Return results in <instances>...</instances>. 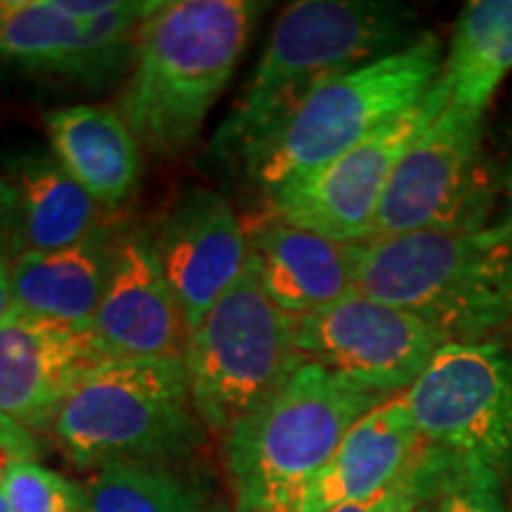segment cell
Returning a JSON list of instances; mask_svg holds the SVG:
<instances>
[{"label": "cell", "mask_w": 512, "mask_h": 512, "mask_svg": "<svg viewBox=\"0 0 512 512\" xmlns=\"http://www.w3.org/2000/svg\"><path fill=\"white\" fill-rule=\"evenodd\" d=\"M261 10L252 0H176L147 19L114 107L140 147L174 157L195 145Z\"/></svg>", "instance_id": "cell-1"}, {"label": "cell", "mask_w": 512, "mask_h": 512, "mask_svg": "<svg viewBox=\"0 0 512 512\" xmlns=\"http://www.w3.org/2000/svg\"><path fill=\"white\" fill-rule=\"evenodd\" d=\"M415 12L384 0H297L268 38L245 93L214 136L223 159L247 157L311 91L418 38Z\"/></svg>", "instance_id": "cell-2"}, {"label": "cell", "mask_w": 512, "mask_h": 512, "mask_svg": "<svg viewBox=\"0 0 512 512\" xmlns=\"http://www.w3.org/2000/svg\"><path fill=\"white\" fill-rule=\"evenodd\" d=\"M354 287L448 342H484L512 320V223L356 242Z\"/></svg>", "instance_id": "cell-3"}, {"label": "cell", "mask_w": 512, "mask_h": 512, "mask_svg": "<svg viewBox=\"0 0 512 512\" xmlns=\"http://www.w3.org/2000/svg\"><path fill=\"white\" fill-rule=\"evenodd\" d=\"M392 399L304 361L271 399L226 434L238 512H299L306 489L363 415Z\"/></svg>", "instance_id": "cell-4"}, {"label": "cell", "mask_w": 512, "mask_h": 512, "mask_svg": "<svg viewBox=\"0 0 512 512\" xmlns=\"http://www.w3.org/2000/svg\"><path fill=\"white\" fill-rule=\"evenodd\" d=\"M185 361L107 358L72 389L50 427L76 467L178 463L200 444Z\"/></svg>", "instance_id": "cell-5"}, {"label": "cell", "mask_w": 512, "mask_h": 512, "mask_svg": "<svg viewBox=\"0 0 512 512\" xmlns=\"http://www.w3.org/2000/svg\"><path fill=\"white\" fill-rule=\"evenodd\" d=\"M444 69L441 41L422 31L408 46L325 81L247 157L264 195L354 150L377 128L411 110Z\"/></svg>", "instance_id": "cell-6"}, {"label": "cell", "mask_w": 512, "mask_h": 512, "mask_svg": "<svg viewBox=\"0 0 512 512\" xmlns=\"http://www.w3.org/2000/svg\"><path fill=\"white\" fill-rule=\"evenodd\" d=\"M297 316L275 306L249 254L245 271L192 330L185 368L195 411L223 437L271 399L304 363Z\"/></svg>", "instance_id": "cell-7"}, {"label": "cell", "mask_w": 512, "mask_h": 512, "mask_svg": "<svg viewBox=\"0 0 512 512\" xmlns=\"http://www.w3.org/2000/svg\"><path fill=\"white\" fill-rule=\"evenodd\" d=\"M403 399L425 446L512 475V351L501 342H446Z\"/></svg>", "instance_id": "cell-8"}, {"label": "cell", "mask_w": 512, "mask_h": 512, "mask_svg": "<svg viewBox=\"0 0 512 512\" xmlns=\"http://www.w3.org/2000/svg\"><path fill=\"white\" fill-rule=\"evenodd\" d=\"M448 100L451 91L439 74L425 98L354 150L266 195L268 216L337 242L368 240L396 164Z\"/></svg>", "instance_id": "cell-9"}, {"label": "cell", "mask_w": 512, "mask_h": 512, "mask_svg": "<svg viewBox=\"0 0 512 512\" xmlns=\"http://www.w3.org/2000/svg\"><path fill=\"white\" fill-rule=\"evenodd\" d=\"M164 0H119L107 15L74 19L57 0H0V64L110 86L136 60L140 27Z\"/></svg>", "instance_id": "cell-10"}, {"label": "cell", "mask_w": 512, "mask_h": 512, "mask_svg": "<svg viewBox=\"0 0 512 512\" xmlns=\"http://www.w3.org/2000/svg\"><path fill=\"white\" fill-rule=\"evenodd\" d=\"M446 342L415 313L375 302L358 290L297 316L294 332L304 361L320 363L389 396L406 392Z\"/></svg>", "instance_id": "cell-11"}, {"label": "cell", "mask_w": 512, "mask_h": 512, "mask_svg": "<svg viewBox=\"0 0 512 512\" xmlns=\"http://www.w3.org/2000/svg\"><path fill=\"white\" fill-rule=\"evenodd\" d=\"M479 140L482 117L448 100L396 164L368 240L479 228L470 221L477 202Z\"/></svg>", "instance_id": "cell-12"}, {"label": "cell", "mask_w": 512, "mask_h": 512, "mask_svg": "<svg viewBox=\"0 0 512 512\" xmlns=\"http://www.w3.org/2000/svg\"><path fill=\"white\" fill-rule=\"evenodd\" d=\"M150 240L190 330L240 278L249 259L247 230L233 204L200 185L178 192Z\"/></svg>", "instance_id": "cell-13"}, {"label": "cell", "mask_w": 512, "mask_h": 512, "mask_svg": "<svg viewBox=\"0 0 512 512\" xmlns=\"http://www.w3.org/2000/svg\"><path fill=\"white\" fill-rule=\"evenodd\" d=\"M91 332L107 358L185 361L192 330L147 230L119 233L110 283Z\"/></svg>", "instance_id": "cell-14"}, {"label": "cell", "mask_w": 512, "mask_h": 512, "mask_svg": "<svg viewBox=\"0 0 512 512\" xmlns=\"http://www.w3.org/2000/svg\"><path fill=\"white\" fill-rule=\"evenodd\" d=\"M107 361L91 330L12 311L0 320V413L22 430L48 432L72 389Z\"/></svg>", "instance_id": "cell-15"}, {"label": "cell", "mask_w": 512, "mask_h": 512, "mask_svg": "<svg viewBox=\"0 0 512 512\" xmlns=\"http://www.w3.org/2000/svg\"><path fill=\"white\" fill-rule=\"evenodd\" d=\"M418 427L403 392L363 415L306 489L299 512H328L401 482L422 456Z\"/></svg>", "instance_id": "cell-16"}, {"label": "cell", "mask_w": 512, "mask_h": 512, "mask_svg": "<svg viewBox=\"0 0 512 512\" xmlns=\"http://www.w3.org/2000/svg\"><path fill=\"white\" fill-rule=\"evenodd\" d=\"M119 233L102 221L88 238L55 252H22L12 264V306L29 316L91 330L110 283Z\"/></svg>", "instance_id": "cell-17"}, {"label": "cell", "mask_w": 512, "mask_h": 512, "mask_svg": "<svg viewBox=\"0 0 512 512\" xmlns=\"http://www.w3.org/2000/svg\"><path fill=\"white\" fill-rule=\"evenodd\" d=\"M268 299L292 316L335 304L354 292L356 242H337L273 216L247 233Z\"/></svg>", "instance_id": "cell-18"}, {"label": "cell", "mask_w": 512, "mask_h": 512, "mask_svg": "<svg viewBox=\"0 0 512 512\" xmlns=\"http://www.w3.org/2000/svg\"><path fill=\"white\" fill-rule=\"evenodd\" d=\"M53 155L100 209L131 200L140 183V145L112 107L74 105L46 114Z\"/></svg>", "instance_id": "cell-19"}, {"label": "cell", "mask_w": 512, "mask_h": 512, "mask_svg": "<svg viewBox=\"0 0 512 512\" xmlns=\"http://www.w3.org/2000/svg\"><path fill=\"white\" fill-rule=\"evenodd\" d=\"M5 178L17 200L15 256L72 247L102 223L98 204L53 152L36 150L17 157Z\"/></svg>", "instance_id": "cell-20"}, {"label": "cell", "mask_w": 512, "mask_h": 512, "mask_svg": "<svg viewBox=\"0 0 512 512\" xmlns=\"http://www.w3.org/2000/svg\"><path fill=\"white\" fill-rule=\"evenodd\" d=\"M512 72V0H472L460 10L444 76L451 102L484 117L505 76Z\"/></svg>", "instance_id": "cell-21"}, {"label": "cell", "mask_w": 512, "mask_h": 512, "mask_svg": "<svg viewBox=\"0 0 512 512\" xmlns=\"http://www.w3.org/2000/svg\"><path fill=\"white\" fill-rule=\"evenodd\" d=\"M81 512H204V496L174 465L110 463L83 484Z\"/></svg>", "instance_id": "cell-22"}, {"label": "cell", "mask_w": 512, "mask_h": 512, "mask_svg": "<svg viewBox=\"0 0 512 512\" xmlns=\"http://www.w3.org/2000/svg\"><path fill=\"white\" fill-rule=\"evenodd\" d=\"M418 482L422 498H434L439 512H508L501 477L430 446L422 448Z\"/></svg>", "instance_id": "cell-23"}, {"label": "cell", "mask_w": 512, "mask_h": 512, "mask_svg": "<svg viewBox=\"0 0 512 512\" xmlns=\"http://www.w3.org/2000/svg\"><path fill=\"white\" fill-rule=\"evenodd\" d=\"M10 512H81V489L34 458H12L5 470Z\"/></svg>", "instance_id": "cell-24"}, {"label": "cell", "mask_w": 512, "mask_h": 512, "mask_svg": "<svg viewBox=\"0 0 512 512\" xmlns=\"http://www.w3.org/2000/svg\"><path fill=\"white\" fill-rule=\"evenodd\" d=\"M420 463V460H418ZM418 463L401 482H396L389 489L380 491V494L363 498V501H354V503H344L337 505L328 512H406L415 508L422 501V489L418 482Z\"/></svg>", "instance_id": "cell-25"}, {"label": "cell", "mask_w": 512, "mask_h": 512, "mask_svg": "<svg viewBox=\"0 0 512 512\" xmlns=\"http://www.w3.org/2000/svg\"><path fill=\"white\" fill-rule=\"evenodd\" d=\"M0 448H5V451H10L17 458H34L38 453L34 437L12 420L5 418L3 413H0Z\"/></svg>", "instance_id": "cell-26"}, {"label": "cell", "mask_w": 512, "mask_h": 512, "mask_svg": "<svg viewBox=\"0 0 512 512\" xmlns=\"http://www.w3.org/2000/svg\"><path fill=\"white\" fill-rule=\"evenodd\" d=\"M15 249L8 235L0 233V320L12 311V259Z\"/></svg>", "instance_id": "cell-27"}, {"label": "cell", "mask_w": 512, "mask_h": 512, "mask_svg": "<svg viewBox=\"0 0 512 512\" xmlns=\"http://www.w3.org/2000/svg\"><path fill=\"white\" fill-rule=\"evenodd\" d=\"M15 211H17L15 190H12L8 178L0 176V233L8 235L10 242H12V233H15Z\"/></svg>", "instance_id": "cell-28"}, {"label": "cell", "mask_w": 512, "mask_h": 512, "mask_svg": "<svg viewBox=\"0 0 512 512\" xmlns=\"http://www.w3.org/2000/svg\"><path fill=\"white\" fill-rule=\"evenodd\" d=\"M12 458H17V456H12L10 451L0 448V512H10L8 501H5V470H8Z\"/></svg>", "instance_id": "cell-29"}, {"label": "cell", "mask_w": 512, "mask_h": 512, "mask_svg": "<svg viewBox=\"0 0 512 512\" xmlns=\"http://www.w3.org/2000/svg\"><path fill=\"white\" fill-rule=\"evenodd\" d=\"M411 512H439V505L434 503V498H422Z\"/></svg>", "instance_id": "cell-30"}, {"label": "cell", "mask_w": 512, "mask_h": 512, "mask_svg": "<svg viewBox=\"0 0 512 512\" xmlns=\"http://www.w3.org/2000/svg\"><path fill=\"white\" fill-rule=\"evenodd\" d=\"M508 195H510V207H512V174L508 178ZM510 223H512V219H510Z\"/></svg>", "instance_id": "cell-31"}, {"label": "cell", "mask_w": 512, "mask_h": 512, "mask_svg": "<svg viewBox=\"0 0 512 512\" xmlns=\"http://www.w3.org/2000/svg\"><path fill=\"white\" fill-rule=\"evenodd\" d=\"M411 510H413V508H411ZM411 510H406V512H411Z\"/></svg>", "instance_id": "cell-32"}]
</instances>
